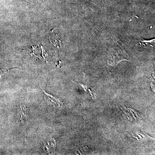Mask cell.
Segmentation results:
<instances>
[{
	"instance_id": "5",
	"label": "cell",
	"mask_w": 155,
	"mask_h": 155,
	"mask_svg": "<svg viewBox=\"0 0 155 155\" xmlns=\"http://www.w3.org/2000/svg\"><path fill=\"white\" fill-rule=\"evenodd\" d=\"M26 1H27V2H28L32 3L35 0H26Z\"/></svg>"
},
{
	"instance_id": "3",
	"label": "cell",
	"mask_w": 155,
	"mask_h": 155,
	"mask_svg": "<svg viewBox=\"0 0 155 155\" xmlns=\"http://www.w3.org/2000/svg\"><path fill=\"white\" fill-rule=\"evenodd\" d=\"M21 108V121L22 123H25L28 118V114L27 108L24 104H20Z\"/></svg>"
},
{
	"instance_id": "2",
	"label": "cell",
	"mask_w": 155,
	"mask_h": 155,
	"mask_svg": "<svg viewBox=\"0 0 155 155\" xmlns=\"http://www.w3.org/2000/svg\"><path fill=\"white\" fill-rule=\"evenodd\" d=\"M42 91L43 92L45 101L50 106L54 107H61L63 104V102L60 99L48 94L43 90H42Z\"/></svg>"
},
{
	"instance_id": "6",
	"label": "cell",
	"mask_w": 155,
	"mask_h": 155,
	"mask_svg": "<svg viewBox=\"0 0 155 155\" xmlns=\"http://www.w3.org/2000/svg\"><path fill=\"white\" fill-rule=\"evenodd\" d=\"M85 1H87V2H88V1H92V0H84Z\"/></svg>"
},
{
	"instance_id": "4",
	"label": "cell",
	"mask_w": 155,
	"mask_h": 155,
	"mask_svg": "<svg viewBox=\"0 0 155 155\" xmlns=\"http://www.w3.org/2000/svg\"><path fill=\"white\" fill-rule=\"evenodd\" d=\"M155 39H153L150 41L142 40L140 41V44L141 45L143 46H145V45H149L153 46L154 44Z\"/></svg>"
},
{
	"instance_id": "1",
	"label": "cell",
	"mask_w": 155,
	"mask_h": 155,
	"mask_svg": "<svg viewBox=\"0 0 155 155\" xmlns=\"http://www.w3.org/2000/svg\"><path fill=\"white\" fill-rule=\"evenodd\" d=\"M118 45V46H115L110 49L108 52V64L114 66L121 61H127L129 56L121 46Z\"/></svg>"
}]
</instances>
